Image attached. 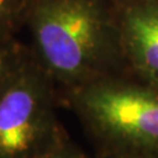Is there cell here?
Masks as SVG:
<instances>
[{
  "mask_svg": "<svg viewBox=\"0 0 158 158\" xmlns=\"http://www.w3.org/2000/svg\"><path fill=\"white\" fill-rule=\"evenodd\" d=\"M25 27L59 95L128 70L116 0H28Z\"/></svg>",
  "mask_w": 158,
  "mask_h": 158,
  "instance_id": "1",
  "label": "cell"
},
{
  "mask_svg": "<svg viewBox=\"0 0 158 158\" xmlns=\"http://www.w3.org/2000/svg\"><path fill=\"white\" fill-rule=\"evenodd\" d=\"M60 101L79 117L97 156L158 151V87L128 70L66 91Z\"/></svg>",
  "mask_w": 158,
  "mask_h": 158,
  "instance_id": "2",
  "label": "cell"
},
{
  "mask_svg": "<svg viewBox=\"0 0 158 158\" xmlns=\"http://www.w3.org/2000/svg\"><path fill=\"white\" fill-rule=\"evenodd\" d=\"M60 104L56 85L29 48L0 93V158H38L68 139L57 117Z\"/></svg>",
  "mask_w": 158,
  "mask_h": 158,
  "instance_id": "3",
  "label": "cell"
},
{
  "mask_svg": "<svg viewBox=\"0 0 158 158\" xmlns=\"http://www.w3.org/2000/svg\"><path fill=\"white\" fill-rule=\"evenodd\" d=\"M117 4L128 72L158 87V0Z\"/></svg>",
  "mask_w": 158,
  "mask_h": 158,
  "instance_id": "4",
  "label": "cell"
},
{
  "mask_svg": "<svg viewBox=\"0 0 158 158\" xmlns=\"http://www.w3.org/2000/svg\"><path fill=\"white\" fill-rule=\"evenodd\" d=\"M28 52L29 46L17 38L0 41V93L15 76Z\"/></svg>",
  "mask_w": 158,
  "mask_h": 158,
  "instance_id": "5",
  "label": "cell"
},
{
  "mask_svg": "<svg viewBox=\"0 0 158 158\" xmlns=\"http://www.w3.org/2000/svg\"><path fill=\"white\" fill-rule=\"evenodd\" d=\"M28 0H0V41L15 38L25 27Z\"/></svg>",
  "mask_w": 158,
  "mask_h": 158,
  "instance_id": "6",
  "label": "cell"
},
{
  "mask_svg": "<svg viewBox=\"0 0 158 158\" xmlns=\"http://www.w3.org/2000/svg\"><path fill=\"white\" fill-rule=\"evenodd\" d=\"M38 158H91L81 150L70 138Z\"/></svg>",
  "mask_w": 158,
  "mask_h": 158,
  "instance_id": "7",
  "label": "cell"
},
{
  "mask_svg": "<svg viewBox=\"0 0 158 158\" xmlns=\"http://www.w3.org/2000/svg\"><path fill=\"white\" fill-rule=\"evenodd\" d=\"M97 158H158V151H123L100 155Z\"/></svg>",
  "mask_w": 158,
  "mask_h": 158,
  "instance_id": "8",
  "label": "cell"
},
{
  "mask_svg": "<svg viewBox=\"0 0 158 158\" xmlns=\"http://www.w3.org/2000/svg\"><path fill=\"white\" fill-rule=\"evenodd\" d=\"M116 1H135V0H116Z\"/></svg>",
  "mask_w": 158,
  "mask_h": 158,
  "instance_id": "9",
  "label": "cell"
}]
</instances>
